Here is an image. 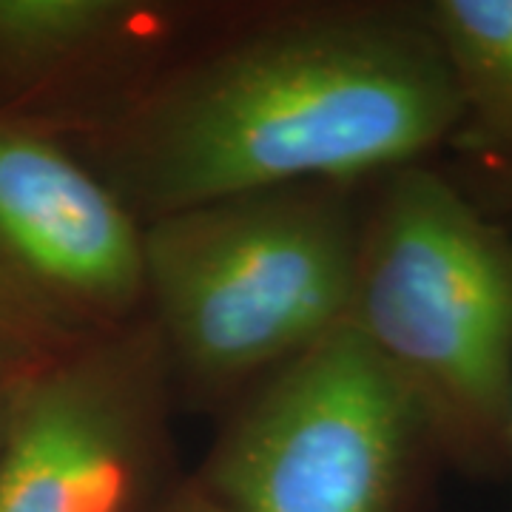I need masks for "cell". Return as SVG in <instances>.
I'll use <instances>...</instances> for the list:
<instances>
[{"instance_id": "1", "label": "cell", "mask_w": 512, "mask_h": 512, "mask_svg": "<svg viewBox=\"0 0 512 512\" xmlns=\"http://www.w3.org/2000/svg\"><path fill=\"white\" fill-rule=\"evenodd\" d=\"M461 100L416 3L231 9L86 131L80 157L137 220L348 183L453 146Z\"/></svg>"}, {"instance_id": "10", "label": "cell", "mask_w": 512, "mask_h": 512, "mask_svg": "<svg viewBox=\"0 0 512 512\" xmlns=\"http://www.w3.org/2000/svg\"><path fill=\"white\" fill-rule=\"evenodd\" d=\"M151 512H228L220 501H214L211 495L202 490L200 484L191 476L180 478L168 493L157 501V507Z\"/></svg>"}, {"instance_id": "4", "label": "cell", "mask_w": 512, "mask_h": 512, "mask_svg": "<svg viewBox=\"0 0 512 512\" xmlns=\"http://www.w3.org/2000/svg\"><path fill=\"white\" fill-rule=\"evenodd\" d=\"M436 441L342 325L231 407L194 481L228 512H419Z\"/></svg>"}, {"instance_id": "3", "label": "cell", "mask_w": 512, "mask_h": 512, "mask_svg": "<svg viewBox=\"0 0 512 512\" xmlns=\"http://www.w3.org/2000/svg\"><path fill=\"white\" fill-rule=\"evenodd\" d=\"M348 325L413 399L444 467L510 470V220L430 165L384 174L362 214Z\"/></svg>"}, {"instance_id": "7", "label": "cell", "mask_w": 512, "mask_h": 512, "mask_svg": "<svg viewBox=\"0 0 512 512\" xmlns=\"http://www.w3.org/2000/svg\"><path fill=\"white\" fill-rule=\"evenodd\" d=\"M228 12L177 0H0V77L86 86L89 128Z\"/></svg>"}, {"instance_id": "9", "label": "cell", "mask_w": 512, "mask_h": 512, "mask_svg": "<svg viewBox=\"0 0 512 512\" xmlns=\"http://www.w3.org/2000/svg\"><path fill=\"white\" fill-rule=\"evenodd\" d=\"M453 177L481 208H487L501 220H512V160L461 157Z\"/></svg>"}, {"instance_id": "13", "label": "cell", "mask_w": 512, "mask_h": 512, "mask_svg": "<svg viewBox=\"0 0 512 512\" xmlns=\"http://www.w3.org/2000/svg\"><path fill=\"white\" fill-rule=\"evenodd\" d=\"M507 453H510V467H512V399H510V421H507Z\"/></svg>"}, {"instance_id": "11", "label": "cell", "mask_w": 512, "mask_h": 512, "mask_svg": "<svg viewBox=\"0 0 512 512\" xmlns=\"http://www.w3.org/2000/svg\"><path fill=\"white\" fill-rule=\"evenodd\" d=\"M20 382V379H18ZM18 382H6L0 379V444H3V436H6V424H9V407H12V390Z\"/></svg>"}, {"instance_id": "12", "label": "cell", "mask_w": 512, "mask_h": 512, "mask_svg": "<svg viewBox=\"0 0 512 512\" xmlns=\"http://www.w3.org/2000/svg\"><path fill=\"white\" fill-rule=\"evenodd\" d=\"M6 308H9V282L0 274V316L6 313Z\"/></svg>"}, {"instance_id": "8", "label": "cell", "mask_w": 512, "mask_h": 512, "mask_svg": "<svg viewBox=\"0 0 512 512\" xmlns=\"http://www.w3.org/2000/svg\"><path fill=\"white\" fill-rule=\"evenodd\" d=\"M461 100L453 148L461 157L512 160V0H424Z\"/></svg>"}, {"instance_id": "2", "label": "cell", "mask_w": 512, "mask_h": 512, "mask_svg": "<svg viewBox=\"0 0 512 512\" xmlns=\"http://www.w3.org/2000/svg\"><path fill=\"white\" fill-rule=\"evenodd\" d=\"M359 185L302 183L143 225L146 319L174 396L220 410L348 325Z\"/></svg>"}, {"instance_id": "5", "label": "cell", "mask_w": 512, "mask_h": 512, "mask_svg": "<svg viewBox=\"0 0 512 512\" xmlns=\"http://www.w3.org/2000/svg\"><path fill=\"white\" fill-rule=\"evenodd\" d=\"M174 384L148 319L26 373L0 444V512H151L177 481Z\"/></svg>"}, {"instance_id": "6", "label": "cell", "mask_w": 512, "mask_h": 512, "mask_svg": "<svg viewBox=\"0 0 512 512\" xmlns=\"http://www.w3.org/2000/svg\"><path fill=\"white\" fill-rule=\"evenodd\" d=\"M0 268L83 336L146 319L143 222L55 134L0 117Z\"/></svg>"}]
</instances>
